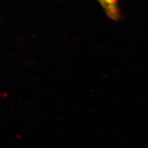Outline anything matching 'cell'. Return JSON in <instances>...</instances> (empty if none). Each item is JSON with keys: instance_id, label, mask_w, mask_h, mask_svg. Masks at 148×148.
<instances>
[{"instance_id": "6da1fadb", "label": "cell", "mask_w": 148, "mask_h": 148, "mask_svg": "<svg viewBox=\"0 0 148 148\" xmlns=\"http://www.w3.org/2000/svg\"><path fill=\"white\" fill-rule=\"evenodd\" d=\"M109 18L118 21L121 17L119 0H96Z\"/></svg>"}]
</instances>
